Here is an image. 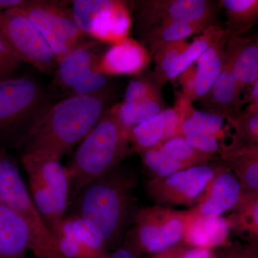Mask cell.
Segmentation results:
<instances>
[{
	"label": "cell",
	"instance_id": "33",
	"mask_svg": "<svg viewBox=\"0 0 258 258\" xmlns=\"http://www.w3.org/2000/svg\"><path fill=\"white\" fill-rule=\"evenodd\" d=\"M188 45L189 43L186 40H182L161 45L151 52L155 63L152 77L158 86L161 88L164 86L166 74L172 68L178 57L184 52Z\"/></svg>",
	"mask_w": 258,
	"mask_h": 258
},
{
	"label": "cell",
	"instance_id": "11",
	"mask_svg": "<svg viewBox=\"0 0 258 258\" xmlns=\"http://www.w3.org/2000/svg\"><path fill=\"white\" fill-rule=\"evenodd\" d=\"M134 3L141 33L168 23L216 25L218 2L211 0H144Z\"/></svg>",
	"mask_w": 258,
	"mask_h": 258
},
{
	"label": "cell",
	"instance_id": "14",
	"mask_svg": "<svg viewBox=\"0 0 258 258\" xmlns=\"http://www.w3.org/2000/svg\"><path fill=\"white\" fill-rule=\"evenodd\" d=\"M182 113L176 103L173 108H166L150 119L141 123L129 132L132 149L140 154L159 147L173 137L181 136Z\"/></svg>",
	"mask_w": 258,
	"mask_h": 258
},
{
	"label": "cell",
	"instance_id": "9",
	"mask_svg": "<svg viewBox=\"0 0 258 258\" xmlns=\"http://www.w3.org/2000/svg\"><path fill=\"white\" fill-rule=\"evenodd\" d=\"M222 164L194 166L164 176L152 178L146 183L147 195L161 206L195 207L221 169Z\"/></svg>",
	"mask_w": 258,
	"mask_h": 258
},
{
	"label": "cell",
	"instance_id": "25",
	"mask_svg": "<svg viewBox=\"0 0 258 258\" xmlns=\"http://www.w3.org/2000/svg\"><path fill=\"white\" fill-rule=\"evenodd\" d=\"M225 217L231 232L242 240L258 242V194H246L240 205Z\"/></svg>",
	"mask_w": 258,
	"mask_h": 258
},
{
	"label": "cell",
	"instance_id": "12",
	"mask_svg": "<svg viewBox=\"0 0 258 258\" xmlns=\"http://www.w3.org/2000/svg\"><path fill=\"white\" fill-rule=\"evenodd\" d=\"M226 34L207 49L196 62L177 77L181 93L191 103L200 101L221 74L225 63Z\"/></svg>",
	"mask_w": 258,
	"mask_h": 258
},
{
	"label": "cell",
	"instance_id": "30",
	"mask_svg": "<svg viewBox=\"0 0 258 258\" xmlns=\"http://www.w3.org/2000/svg\"><path fill=\"white\" fill-rule=\"evenodd\" d=\"M157 147L186 169L210 164L215 159V156L200 152L190 146L181 136L169 139Z\"/></svg>",
	"mask_w": 258,
	"mask_h": 258
},
{
	"label": "cell",
	"instance_id": "4",
	"mask_svg": "<svg viewBox=\"0 0 258 258\" xmlns=\"http://www.w3.org/2000/svg\"><path fill=\"white\" fill-rule=\"evenodd\" d=\"M21 160L32 200L59 242L70 205L71 183L66 166L60 159L47 156L22 154Z\"/></svg>",
	"mask_w": 258,
	"mask_h": 258
},
{
	"label": "cell",
	"instance_id": "3",
	"mask_svg": "<svg viewBox=\"0 0 258 258\" xmlns=\"http://www.w3.org/2000/svg\"><path fill=\"white\" fill-rule=\"evenodd\" d=\"M129 132L111 108L106 110L66 166L71 183L70 203L86 185L118 167L129 152Z\"/></svg>",
	"mask_w": 258,
	"mask_h": 258
},
{
	"label": "cell",
	"instance_id": "28",
	"mask_svg": "<svg viewBox=\"0 0 258 258\" xmlns=\"http://www.w3.org/2000/svg\"><path fill=\"white\" fill-rule=\"evenodd\" d=\"M111 110L125 128H134L166 109L162 97L140 101L125 102L112 107Z\"/></svg>",
	"mask_w": 258,
	"mask_h": 258
},
{
	"label": "cell",
	"instance_id": "19",
	"mask_svg": "<svg viewBox=\"0 0 258 258\" xmlns=\"http://www.w3.org/2000/svg\"><path fill=\"white\" fill-rule=\"evenodd\" d=\"M225 60L242 90L251 87L258 79V45L253 37L228 39L225 46Z\"/></svg>",
	"mask_w": 258,
	"mask_h": 258
},
{
	"label": "cell",
	"instance_id": "2",
	"mask_svg": "<svg viewBox=\"0 0 258 258\" xmlns=\"http://www.w3.org/2000/svg\"><path fill=\"white\" fill-rule=\"evenodd\" d=\"M134 176L113 169L86 185L71 202L74 213L99 236L109 249L119 242L134 211Z\"/></svg>",
	"mask_w": 258,
	"mask_h": 258
},
{
	"label": "cell",
	"instance_id": "24",
	"mask_svg": "<svg viewBox=\"0 0 258 258\" xmlns=\"http://www.w3.org/2000/svg\"><path fill=\"white\" fill-rule=\"evenodd\" d=\"M226 15L227 40L244 36L258 23V0H220Z\"/></svg>",
	"mask_w": 258,
	"mask_h": 258
},
{
	"label": "cell",
	"instance_id": "16",
	"mask_svg": "<svg viewBox=\"0 0 258 258\" xmlns=\"http://www.w3.org/2000/svg\"><path fill=\"white\" fill-rule=\"evenodd\" d=\"M59 245L67 258H108V248L103 240L73 214L64 217Z\"/></svg>",
	"mask_w": 258,
	"mask_h": 258
},
{
	"label": "cell",
	"instance_id": "43",
	"mask_svg": "<svg viewBox=\"0 0 258 258\" xmlns=\"http://www.w3.org/2000/svg\"><path fill=\"white\" fill-rule=\"evenodd\" d=\"M183 258H216V254L213 249L190 247Z\"/></svg>",
	"mask_w": 258,
	"mask_h": 258
},
{
	"label": "cell",
	"instance_id": "10",
	"mask_svg": "<svg viewBox=\"0 0 258 258\" xmlns=\"http://www.w3.org/2000/svg\"><path fill=\"white\" fill-rule=\"evenodd\" d=\"M0 36L22 61L42 73L55 69L57 59L36 27L15 9L0 13Z\"/></svg>",
	"mask_w": 258,
	"mask_h": 258
},
{
	"label": "cell",
	"instance_id": "23",
	"mask_svg": "<svg viewBox=\"0 0 258 258\" xmlns=\"http://www.w3.org/2000/svg\"><path fill=\"white\" fill-rule=\"evenodd\" d=\"M99 58H97L91 45L81 43L57 62V83L71 90L85 75L94 69Z\"/></svg>",
	"mask_w": 258,
	"mask_h": 258
},
{
	"label": "cell",
	"instance_id": "40",
	"mask_svg": "<svg viewBox=\"0 0 258 258\" xmlns=\"http://www.w3.org/2000/svg\"><path fill=\"white\" fill-rule=\"evenodd\" d=\"M189 247V246L181 242V243L163 251V252L152 254L151 257L148 258H183Z\"/></svg>",
	"mask_w": 258,
	"mask_h": 258
},
{
	"label": "cell",
	"instance_id": "5",
	"mask_svg": "<svg viewBox=\"0 0 258 258\" xmlns=\"http://www.w3.org/2000/svg\"><path fill=\"white\" fill-rule=\"evenodd\" d=\"M0 202L23 218L31 236L30 250L37 258H67L30 195L20 169L9 154L0 147Z\"/></svg>",
	"mask_w": 258,
	"mask_h": 258
},
{
	"label": "cell",
	"instance_id": "20",
	"mask_svg": "<svg viewBox=\"0 0 258 258\" xmlns=\"http://www.w3.org/2000/svg\"><path fill=\"white\" fill-rule=\"evenodd\" d=\"M220 162L240 179L246 192L258 194V147L232 141L221 144Z\"/></svg>",
	"mask_w": 258,
	"mask_h": 258
},
{
	"label": "cell",
	"instance_id": "22",
	"mask_svg": "<svg viewBox=\"0 0 258 258\" xmlns=\"http://www.w3.org/2000/svg\"><path fill=\"white\" fill-rule=\"evenodd\" d=\"M31 236L23 218L0 202V258H26Z\"/></svg>",
	"mask_w": 258,
	"mask_h": 258
},
{
	"label": "cell",
	"instance_id": "35",
	"mask_svg": "<svg viewBox=\"0 0 258 258\" xmlns=\"http://www.w3.org/2000/svg\"><path fill=\"white\" fill-rule=\"evenodd\" d=\"M109 81L108 76L93 69L79 80L71 88L72 96H100L104 95L108 89Z\"/></svg>",
	"mask_w": 258,
	"mask_h": 258
},
{
	"label": "cell",
	"instance_id": "37",
	"mask_svg": "<svg viewBox=\"0 0 258 258\" xmlns=\"http://www.w3.org/2000/svg\"><path fill=\"white\" fill-rule=\"evenodd\" d=\"M161 87L152 78H138L129 82L124 93L123 101L131 102L160 98Z\"/></svg>",
	"mask_w": 258,
	"mask_h": 258
},
{
	"label": "cell",
	"instance_id": "15",
	"mask_svg": "<svg viewBox=\"0 0 258 258\" xmlns=\"http://www.w3.org/2000/svg\"><path fill=\"white\" fill-rule=\"evenodd\" d=\"M150 56L143 44L127 37L111 45L94 69L107 76L139 75L147 67Z\"/></svg>",
	"mask_w": 258,
	"mask_h": 258
},
{
	"label": "cell",
	"instance_id": "1",
	"mask_svg": "<svg viewBox=\"0 0 258 258\" xmlns=\"http://www.w3.org/2000/svg\"><path fill=\"white\" fill-rule=\"evenodd\" d=\"M106 111L103 95L71 96L51 105L25 137L23 154L61 160L82 142Z\"/></svg>",
	"mask_w": 258,
	"mask_h": 258
},
{
	"label": "cell",
	"instance_id": "36",
	"mask_svg": "<svg viewBox=\"0 0 258 258\" xmlns=\"http://www.w3.org/2000/svg\"><path fill=\"white\" fill-rule=\"evenodd\" d=\"M71 3L75 21L80 30L88 35L93 17L103 8L106 0H75Z\"/></svg>",
	"mask_w": 258,
	"mask_h": 258
},
{
	"label": "cell",
	"instance_id": "34",
	"mask_svg": "<svg viewBox=\"0 0 258 258\" xmlns=\"http://www.w3.org/2000/svg\"><path fill=\"white\" fill-rule=\"evenodd\" d=\"M139 154L144 166L152 174V178L164 177L186 169L182 164L162 152L159 147L144 151Z\"/></svg>",
	"mask_w": 258,
	"mask_h": 258
},
{
	"label": "cell",
	"instance_id": "27",
	"mask_svg": "<svg viewBox=\"0 0 258 258\" xmlns=\"http://www.w3.org/2000/svg\"><path fill=\"white\" fill-rule=\"evenodd\" d=\"M209 27L199 24L168 23L161 24L142 32L150 52L167 44L186 40L187 37L202 33Z\"/></svg>",
	"mask_w": 258,
	"mask_h": 258
},
{
	"label": "cell",
	"instance_id": "17",
	"mask_svg": "<svg viewBox=\"0 0 258 258\" xmlns=\"http://www.w3.org/2000/svg\"><path fill=\"white\" fill-rule=\"evenodd\" d=\"M132 18L128 3L120 0H106L93 17L88 35L111 45L128 37Z\"/></svg>",
	"mask_w": 258,
	"mask_h": 258
},
{
	"label": "cell",
	"instance_id": "41",
	"mask_svg": "<svg viewBox=\"0 0 258 258\" xmlns=\"http://www.w3.org/2000/svg\"><path fill=\"white\" fill-rule=\"evenodd\" d=\"M247 106L242 110L244 113H257L258 112V79L251 86L250 93L245 100Z\"/></svg>",
	"mask_w": 258,
	"mask_h": 258
},
{
	"label": "cell",
	"instance_id": "7",
	"mask_svg": "<svg viewBox=\"0 0 258 258\" xmlns=\"http://www.w3.org/2000/svg\"><path fill=\"white\" fill-rule=\"evenodd\" d=\"M190 210L153 205L139 210L126 242L140 253L157 254L182 242Z\"/></svg>",
	"mask_w": 258,
	"mask_h": 258
},
{
	"label": "cell",
	"instance_id": "39",
	"mask_svg": "<svg viewBox=\"0 0 258 258\" xmlns=\"http://www.w3.org/2000/svg\"><path fill=\"white\" fill-rule=\"evenodd\" d=\"M23 61L15 55L0 36V82L13 79Z\"/></svg>",
	"mask_w": 258,
	"mask_h": 258
},
{
	"label": "cell",
	"instance_id": "32",
	"mask_svg": "<svg viewBox=\"0 0 258 258\" xmlns=\"http://www.w3.org/2000/svg\"><path fill=\"white\" fill-rule=\"evenodd\" d=\"M175 103L179 106L182 113L181 136L185 141L197 150L205 154L212 156L220 154L221 142L216 137L209 135L199 128L189 115L184 113L179 103L177 102Z\"/></svg>",
	"mask_w": 258,
	"mask_h": 258
},
{
	"label": "cell",
	"instance_id": "44",
	"mask_svg": "<svg viewBox=\"0 0 258 258\" xmlns=\"http://www.w3.org/2000/svg\"><path fill=\"white\" fill-rule=\"evenodd\" d=\"M25 3L24 0H0V13L14 9Z\"/></svg>",
	"mask_w": 258,
	"mask_h": 258
},
{
	"label": "cell",
	"instance_id": "26",
	"mask_svg": "<svg viewBox=\"0 0 258 258\" xmlns=\"http://www.w3.org/2000/svg\"><path fill=\"white\" fill-rule=\"evenodd\" d=\"M225 34L224 28L218 25L205 29L191 43H189L184 52L178 57L175 63L166 74L164 85L171 80L176 79L186 69L192 66L209 47Z\"/></svg>",
	"mask_w": 258,
	"mask_h": 258
},
{
	"label": "cell",
	"instance_id": "13",
	"mask_svg": "<svg viewBox=\"0 0 258 258\" xmlns=\"http://www.w3.org/2000/svg\"><path fill=\"white\" fill-rule=\"evenodd\" d=\"M246 194L240 179L222 164L203 198L191 210L198 216L222 217L233 211Z\"/></svg>",
	"mask_w": 258,
	"mask_h": 258
},
{
	"label": "cell",
	"instance_id": "42",
	"mask_svg": "<svg viewBox=\"0 0 258 258\" xmlns=\"http://www.w3.org/2000/svg\"><path fill=\"white\" fill-rule=\"evenodd\" d=\"M108 258H139V253L130 244L125 242L124 245L115 249Z\"/></svg>",
	"mask_w": 258,
	"mask_h": 258
},
{
	"label": "cell",
	"instance_id": "29",
	"mask_svg": "<svg viewBox=\"0 0 258 258\" xmlns=\"http://www.w3.org/2000/svg\"><path fill=\"white\" fill-rule=\"evenodd\" d=\"M176 101L195 124L205 133L216 137L221 144L228 137L230 127L227 123H225V118L211 112L197 109L193 106L192 103L181 92L176 93Z\"/></svg>",
	"mask_w": 258,
	"mask_h": 258
},
{
	"label": "cell",
	"instance_id": "45",
	"mask_svg": "<svg viewBox=\"0 0 258 258\" xmlns=\"http://www.w3.org/2000/svg\"><path fill=\"white\" fill-rule=\"evenodd\" d=\"M253 39L254 41L256 42V43H257V45H258V32H257V34H256L255 36L253 37Z\"/></svg>",
	"mask_w": 258,
	"mask_h": 258
},
{
	"label": "cell",
	"instance_id": "18",
	"mask_svg": "<svg viewBox=\"0 0 258 258\" xmlns=\"http://www.w3.org/2000/svg\"><path fill=\"white\" fill-rule=\"evenodd\" d=\"M242 88L225 62L221 74L208 93L200 100L207 111L222 116L225 120L242 112L245 100L241 96Z\"/></svg>",
	"mask_w": 258,
	"mask_h": 258
},
{
	"label": "cell",
	"instance_id": "6",
	"mask_svg": "<svg viewBox=\"0 0 258 258\" xmlns=\"http://www.w3.org/2000/svg\"><path fill=\"white\" fill-rule=\"evenodd\" d=\"M36 80L13 78L0 82V137L21 146L25 137L51 106Z\"/></svg>",
	"mask_w": 258,
	"mask_h": 258
},
{
	"label": "cell",
	"instance_id": "8",
	"mask_svg": "<svg viewBox=\"0 0 258 258\" xmlns=\"http://www.w3.org/2000/svg\"><path fill=\"white\" fill-rule=\"evenodd\" d=\"M15 10L30 20L55 55L57 62L81 45L84 33L78 27L71 8L57 1H25Z\"/></svg>",
	"mask_w": 258,
	"mask_h": 258
},
{
	"label": "cell",
	"instance_id": "38",
	"mask_svg": "<svg viewBox=\"0 0 258 258\" xmlns=\"http://www.w3.org/2000/svg\"><path fill=\"white\" fill-rule=\"evenodd\" d=\"M216 258H258V242H232L220 247Z\"/></svg>",
	"mask_w": 258,
	"mask_h": 258
},
{
	"label": "cell",
	"instance_id": "21",
	"mask_svg": "<svg viewBox=\"0 0 258 258\" xmlns=\"http://www.w3.org/2000/svg\"><path fill=\"white\" fill-rule=\"evenodd\" d=\"M191 214L182 242L191 247L213 249L230 242V226L225 217H202Z\"/></svg>",
	"mask_w": 258,
	"mask_h": 258
},
{
	"label": "cell",
	"instance_id": "31",
	"mask_svg": "<svg viewBox=\"0 0 258 258\" xmlns=\"http://www.w3.org/2000/svg\"><path fill=\"white\" fill-rule=\"evenodd\" d=\"M226 120L230 130L229 140L246 147H258V112L242 111Z\"/></svg>",
	"mask_w": 258,
	"mask_h": 258
}]
</instances>
